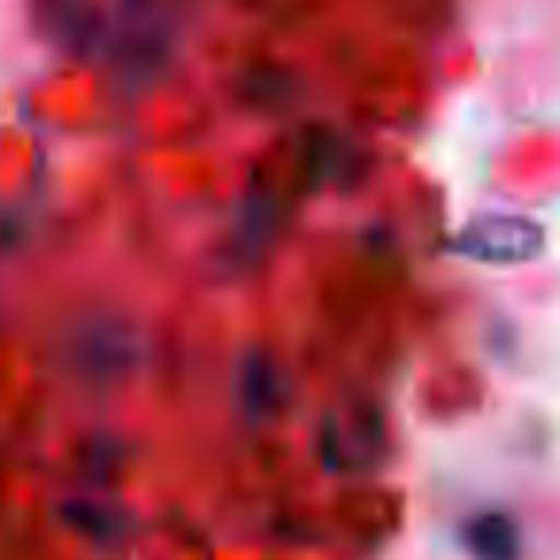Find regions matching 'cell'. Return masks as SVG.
<instances>
[{
	"label": "cell",
	"instance_id": "obj_1",
	"mask_svg": "<svg viewBox=\"0 0 560 560\" xmlns=\"http://www.w3.org/2000/svg\"><path fill=\"white\" fill-rule=\"evenodd\" d=\"M453 246L480 265H522L541 254V226L522 215H480L460 226Z\"/></svg>",
	"mask_w": 560,
	"mask_h": 560
},
{
	"label": "cell",
	"instance_id": "obj_4",
	"mask_svg": "<svg viewBox=\"0 0 560 560\" xmlns=\"http://www.w3.org/2000/svg\"><path fill=\"white\" fill-rule=\"evenodd\" d=\"M238 404L249 419H265L284 404V376L269 353H246L238 365Z\"/></svg>",
	"mask_w": 560,
	"mask_h": 560
},
{
	"label": "cell",
	"instance_id": "obj_5",
	"mask_svg": "<svg viewBox=\"0 0 560 560\" xmlns=\"http://www.w3.org/2000/svg\"><path fill=\"white\" fill-rule=\"evenodd\" d=\"M468 549L476 560H518V526L499 511L476 514L468 522Z\"/></svg>",
	"mask_w": 560,
	"mask_h": 560
},
{
	"label": "cell",
	"instance_id": "obj_2",
	"mask_svg": "<svg viewBox=\"0 0 560 560\" xmlns=\"http://www.w3.org/2000/svg\"><path fill=\"white\" fill-rule=\"evenodd\" d=\"M73 358L85 373L104 376V373H119V369L131 361L135 350V335L124 319H112V315H93L85 327L73 330Z\"/></svg>",
	"mask_w": 560,
	"mask_h": 560
},
{
	"label": "cell",
	"instance_id": "obj_3",
	"mask_svg": "<svg viewBox=\"0 0 560 560\" xmlns=\"http://www.w3.org/2000/svg\"><path fill=\"white\" fill-rule=\"evenodd\" d=\"M39 27L55 47L89 55L101 39V12L93 0H35Z\"/></svg>",
	"mask_w": 560,
	"mask_h": 560
}]
</instances>
